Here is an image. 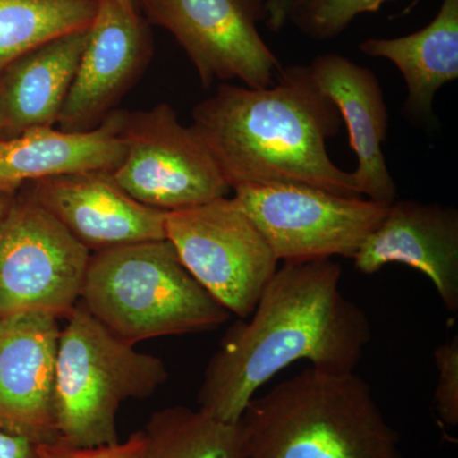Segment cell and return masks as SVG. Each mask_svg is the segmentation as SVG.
I'll use <instances>...</instances> for the list:
<instances>
[{
    "label": "cell",
    "mask_w": 458,
    "mask_h": 458,
    "mask_svg": "<svg viewBox=\"0 0 458 458\" xmlns=\"http://www.w3.org/2000/svg\"><path fill=\"white\" fill-rule=\"evenodd\" d=\"M246 458H403L370 386L307 369L254 397L241 417Z\"/></svg>",
    "instance_id": "obj_3"
},
{
    "label": "cell",
    "mask_w": 458,
    "mask_h": 458,
    "mask_svg": "<svg viewBox=\"0 0 458 458\" xmlns=\"http://www.w3.org/2000/svg\"><path fill=\"white\" fill-rule=\"evenodd\" d=\"M123 140L125 155L111 176L146 207L177 212L232 191L198 132L182 125L170 105L126 113Z\"/></svg>",
    "instance_id": "obj_8"
},
{
    "label": "cell",
    "mask_w": 458,
    "mask_h": 458,
    "mask_svg": "<svg viewBox=\"0 0 458 458\" xmlns=\"http://www.w3.org/2000/svg\"><path fill=\"white\" fill-rule=\"evenodd\" d=\"M120 5H123L126 11L132 12V13H138V0H116Z\"/></svg>",
    "instance_id": "obj_27"
},
{
    "label": "cell",
    "mask_w": 458,
    "mask_h": 458,
    "mask_svg": "<svg viewBox=\"0 0 458 458\" xmlns=\"http://www.w3.org/2000/svg\"><path fill=\"white\" fill-rule=\"evenodd\" d=\"M148 18L174 35L204 87L240 80L267 89L282 71L256 22L264 0H140Z\"/></svg>",
    "instance_id": "obj_10"
},
{
    "label": "cell",
    "mask_w": 458,
    "mask_h": 458,
    "mask_svg": "<svg viewBox=\"0 0 458 458\" xmlns=\"http://www.w3.org/2000/svg\"><path fill=\"white\" fill-rule=\"evenodd\" d=\"M80 303L131 345L212 330L231 318L183 267L168 240L92 252Z\"/></svg>",
    "instance_id": "obj_4"
},
{
    "label": "cell",
    "mask_w": 458,
    "mask_h": 458,
    "mask_svg": "<svg viewBox=\"0 0 458 458\" xmlns=\"http://www.w3.org/2000/svg\"><path fill=\"white\" fill-rule=\"evenodd\" d=\"M125 111H113L87 131L38 128L0 140V191L16 194L27 183L78 172H114L125 155Z\"/></svg>",
    "instance_id": "obj_16"
},
{
    "label": "cell",
    "mask_w": 458,
    "mask_h": 458,
    "mask_svg": "<svg viewBox=\"0 0 458 458\" xmlns=\"http://www.w3.org/2000/svg\"><path fill=\"white\" fill-rule=\"evenodd\" d=\"M89 31L47 42L0 72V140L59 122Z\"/></svg>",
    "instance_id": "obj_17"
},
{
    "label": "cell",
    "mask_w": 458,
    "mask_h": 458,
    "mask_svg": "<svg viewBox=\"0 0 458 458\" xmlns=\"http://www.w3.org/2000/svg\"><path fill=\"white\" fill-rule=\"evenodd\" d=\"M14 195L11 194V192L0 191V219L4 216V213L7 212L9 204H11L12 199H13Z\"/></svg>",
    "instance_id": "obj_26"
},
{
    "label": "cell",
    "mask_w": 458,
    "mask_h": 458,
    "mask_svg": "<svg viewBox=\"0 0 458 458\" xmlns=\"http://www.w3.org/2000/svg\"><path fill=\"white\" fill-rule=\"evenodd\" d=\"M438 384L434 393V403L443 423L458 424V337L442 344L434 352Z\"/></svg>",
    "instance_id": "obj_22"
},
{
    "label": "cell",
    "mask_w": 458,
    "mask_h": 458,
    "mask_svg": "<svg viewBox=\"0 0 458 458\" xmlns=\"http://www.w3.org/2000/svg\"><path fill=\"white\" fill-rule=\"evenodd\" d=\"M143 433V458H246L240 424L216 420L199 409L157 411Z\"/></svg>",
    "instance_id": "obj_19"
},
{
    "label": "cell",
    "mask_w": 458,
    "mask_h": 458,
    "mask_svg": "<svg viewBox=\"0 0 458 458\" xmlns=\"http://www.w3.org/2000/svg\"><path fill=\"white\" fill-rule=\"evenodd\" d=\"M59 318L21 312L0 318V427L38 443L59 439L55 415Z\"/></svg>",
    "instance_id": "obj_12"
},
{
    "label": "cell",
    "mask_w": 458,
    "mask_h": 458,
    "mask_svg": "<svg viewBox=\"0 0 458 458\" xmlns=\"http://www.w3.org/2000/svg\"><path fill=\"white\" fill-rule=\"evenodd\" d=\"M352 260L369 276L388 264L414 267L429 278L450 311L458 310V212L454 207L394 201Z\"/></svg>",
    "instance_id": "obj_14"
},
{
    "label": "cell",
    "mask_w": 458,
    "mask_h": 458,
    "mask_svg": "<svg viewBox=\"0 0 458 458\" xmlns=\"http://www.w3.org/2000/svg\"><path fill=\"white\" fill-rule=\"evenodd\" d=\"M342 276L331 259L283 262L249 321L229 328L208 364L199 410L236 424L262 386L298 360L325 372H355L372 327L343 294Z\"/></svg>",
    "instance_id": "obj_1"
},
{
    "label": "cell",
    "mask_w": 458,
    "mask_h": 458,
    "mask_svg": "<svg viewBox=\"0 0 458 458\" xmlns=\"http://www.w3.org/2000/svg\"><path fill=\"white\" fill-rule=\"evenodd\" d=\"M99 0H0V72L18 57L89 30Z\"/></svg>",
    "instance_id": "obj_20"
},
{
    "label": "cell",
    "mask_w": 458,
    "mask_h": 458,
    "mask_svg": "<svg viewBox=\"0 0 458 458\" xmlns=\"http://www.w3.org/2000/svg\"><path fill=\"white\" fill-rule=\"evenodd\" d=\"M360 49L399 69L408 87L403 114L415 122L432 123L437 92L458 80V0H442L432 22L418 32L369 38Z\"/></svg>",
    "instance_id": "obj_18"
},
{
    "label": "cell",
    "mask_w": 458,
    "mask_h": 458,
    "mask_svg": "<svg viewBox=\"0 0 458 458\" xmlns=\"http://www.w3.org/2000/svg\"><path fill=\"white\" fill-rule=\"evenodd\" d=\"M309 68L316 86L333 101L348 129L349 143L358 157L354 174L361 195L376 203L393 204L396 185L382 149L387 140V105L378 78L337 54L318 56Z\"/></svg>",
    "instance_id": "obj_15"
},
{
    "label": "cell",
    "mask_w": 458,
    "mask_h": 458,
    "mask_svg": "<svg viewBox=\"0 0 458 458\" xmlns=\"http://www.w3.org/2000/svg\"><path fill=\"white\" fill-rule=\"evenodd\" d=\"M149 33L138 13L99 0L73 82L60 113V131L96 128L131 89L149 60Z\"/></svg>",
    "instance_id": "obj_11"
},
{
    "label": "cell",
    "mask_w": 458,
    "mask_h": 458,
    "mask_svg": "<svg viewBox=\"0 0 458 458\" xmlns=\"http://www.w3.org/2000/svg\"><path fill=\"white\" fill-rule=\"evenodd\" d=\"M165 232L183 267L231 315L254 312L279 260L236 199L165 213Z\"/></svg>",
    "instance_id": "obj_7"
},
{
    "label": "cell",
    "mask_w": 458,
    "mask_h": 458,
    "mask_svg": "<svg viewBox=\"0 0 458 458\" xmlns=\"http://www.w3.org/2000/svg\"><path fill=\"white\" fill-rule=\"evenodd\" d=\"M41 458H143V430L132 433L128 441L98 447H71L63 443H40Z\"/></svg>",
    "instance_id": "obj_23"
},
{
    "label": "cell",
    "mask_w": 458,
    "mask_h": 458,
    "mask_svg": "<svg viewBox=\"0 0 458 458\" xmlns=\"http://www.w3.org/2000/svg\"><path fill=\"white\" fill-rule=\"evenodd\" d=\"M198 132L233 190L294 183L360 197L354 172L337 167L327 140L342 117L313 81L309 65L283 68L267 89L223 83L192 111Z\"/></svg>",
    "instance_id": "obj_2"
},
{
    "label": "cell",
    "mask_w": 458,
    "mask_h": 458,
    "mask_svg": "<svg viewBox=\"0 0 458 458\" xmlns=\"http://www.w3.org/2000/svg\"><path fill=\"white\" fill-rule=\"evenodd\" d=\"M90 254L18 190L0 219V318L31 311L68 318L80 303Z\"/></svg>",
    "instance_id": "obj_6"
},
{
    "label": "cell",
    "mask_w": 458,
    "mask_h": 458,
    "mask_svg": "<svg viewBox=\"0 0 458 458\" xmlns=\"http://www.w3.org/2000/svg\"><path fill=\"white\" fill-rule=\"evenodd\" d=\"M280 261L352 259L388 205L294 183L232 190Z\"/></svg>",
    "instance_id": "obj_9"
},
{
    "label": "cell",
    "mask_w": 458,
    "mask_h": 458,
    "mask_svg": "<svg viewBox=\"0 0 458 458\" xmlns=\"http://www.w3.org/2000/svg\"><path fill=\"white\" fill-rule=\"evenodd\" d=\"M390 0H297L289 20L316 40L336 38L360 14L377 12Z\"/></svg>",
    "instance_id": "obj_21"
},
{
    "label": "cell",
    "mask_w": 458,
    "mask_h": 458,
    "mask_svg": "<svg viewBox=\"0 0 458 458\" xmlns=\"http://www.w3.org/2000/svg\"><path fill=\"white\" fill-rule=\"evenodd\" d=\"M66 319L57 345V442L83 448L114 445L120 442L122 403L153 396L167 382V367L135 351L81 303Z\"/></svg>",
    "instance_id": "obj_5"
},
{
    "label": "cell",
    "mask_w": 458,
    "mask_h": 458,
    "mask_svg": "<svg viewBox=\"0 0 458 458\" xmlns=\"http://www.w3.org/2000/svg\"><path fill=\"white\" fill-rule=\"evenodd\" d=\"M23 189L90 252L165 240V213L126 194L111 172L63 174Z\"/></svg>",
    "instance_id": "obj_13"
},
{
    "label": "cell",
    "mask_w": 458,
    "mask_h": 458,
    "mask_svg": "<svg viewBox=\"0 0 458 458\" xmlns=\"http://www.w3.org/2000/svg\"><path fill=\"white\" fill-rule=\"evenodd\" d=\"M297 0H264L265 22L271 31H282Z\"/></svg>",
    "instance_id": "obj_25"
},
{
    "label": "cell",
    "mask_w": 458,
    "mask_h": 458,
    "mask_svg": "<svg viewBox=\"0 0 458 458\" xmlns=\"http://www.w3.org/2000/svg\"><path fill=\"white\" fill-rule=\"evenodd\" d=\"M38 445L23 434L0 427V458H41Z\"/></svg>",
    "instance_id": "obj_24"
}]
</instances>
